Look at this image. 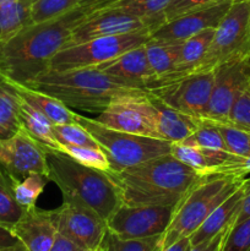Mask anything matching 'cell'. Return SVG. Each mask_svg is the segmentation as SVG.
<instances>
[{"instance_id": "obj_1", "label": "cell", "mask_w": 250, "mask_h": 251, "mask_svg": "<svg viewBox=\"0 0 250 251\" xmlns=\"http://www.w3.org/2000/svg\"><path fill=\"white\" fill-rule=\"evenodd\" d=\"M86 17L87 12L78 5L60 17L27 25L0 47V74L24 85L43 74L64 48L74 27Z\"/></svg>"}, {"instance_id": "obj_2", "label": "cell", "mask_w": 250, "mask_h": 251, "mask_svg": "<svg viewBox=\"0 0 250 251\" xmlns=\"http://www.w3.org/2000/svg\"><path fill=\"white\" fill-rule=\"evenodd\" d=\"M126 205L176 206L186 194L208 176L174 158L171 153L120 172H108Z\"/></svg>"}, {"instance_id": "obj_3", "label": "cell", "mask_w": 250, "mask_h": 251, "mask_svg": "<svg viewBox=\"0 0 250 251\" xmlns=\"http://www.w3.org/2000/svg\"><path fill=\"white\" fill-rule=\"evenodd\" d=\"M44 150L48 180L58 186L63 200L90 208L107 222L123 203L119 190L108 173L82 166L63 152Z\"/></svg>"}, {"instance_id": "obj_4", "label": "cell", "mask_w": 250, "mask_h": 251, "mask_svg": "<svg viewBox=\"0 0 250 251\" xmlns=\"http://www.w3.org/2000/svg\"><path fill=\"white\" fill-rule=\"evenodd\" d=\"M25 85L61 100L70 109L95 114L117 96L139 90L117 82L97 68L47 70Z\"/></svg>"}, {"instance_id": "obj_5", "label": "cell", "mask_w": 250, "mask_h": 251, "mask_svg": "<svg viewBox=\"0 0 250 251\" xmlns=\"http://www.w3.org/2000/svg\"><path fill=\"white\" fill-rule=\"evenodd\" d=\"M244 179L211 176L194 186L174 210L171 225L163 235V248L190 237L211 212L239 188Z\"/></svg>"}, {"instance_id": "obj_6", "label": "cell", "mask_w": 250, "mask_h": 251, "mask_svg": "<svg viewBox=\"0 0 250 251\" xmlns=\"http://www.w3.org/2000/svg\"><path fill=\"white\" fill-rule=\"evenodd\" d=\"M76 123L82 125L105 152L110 163V172H120L129 167L171 153V142L142 135L129 134L110 129L95 118L76 112Z\"/></svg>"}, {"instance_id": "obj_7", "label": "cell", "mask_w": 250, "mask_h": 251, "mask_svg": "<svg viewBox=\"0 0 250 251\" xmlns=\"http://www.w3.org/2000/svg\"><path fill=\"white\" fill-rule=\"evenodd\" d=\"M250 55V0L234 1L217 25L201 63L193 73L213 71L221 64Z\"/></svg>"}, {"instance_id": "obj_8", "label": "cell", "mask_w": 250, "mask_h": 251, "mask_svg": "<svg viewBox=\"0 0 250 251\" xmlns=\"http://www.w3.org/2000/svg\"><path fill=\"white\" fill-rule=\"evenodd\" d=\"M150 31L102 37L59 50L53 56L48 70H73L97 68L130 49L145 46L151 39Z\"/></svg>"}, {"instance_id": "obj_9", "label": "cell", "mask_w": 250, "mask_h": 251, "mask_svg": "<svg viewBox=\"0 0 250 251\" xmlns=\"http://www.w3.org/2000/svg\"><path fill=\"white\" fill-rule=\"evenodd\" d=\"M212 87L213 71H207L158 78L145 91L163 104L200 119L210 102Z\"/></svg>"}, {"instance_id": "obj_10", "label": "cell", "mask_w": 250, "mask_h": 251, "mask_svg": "<svg viewBox=\"0 0 250 251\" xmlns=\"http://www.w3.org/2000/svg\"><path fill=\"white\" fill-rule=\"evenodd\" d=\"M95 119L110 129L159 139L157 109L152 98L144 90L117 96Z\"/></svg>"}, {"instance_id": "obj_11", "label": "cell", "mask_w": 250, "mask_h": 251, "mask_svg": "<svg viewBox=\"0 0 250 251\" xmlns=\"http://www.w3.org/2000/svg\"><path fill=\"white\" fill-rule=\"evenodd\" d=\"M249 87L250 55L221 64L213 70L210 102L200 119L227 123L234 103Z\"/></svg>"}, {"instance_id": "obj_12", "label": "cell", "mask_w": 250, "mask_h": 251, "mask_svg": "<svg viewBox=\"0 0 250 251\" xmlns=\"http://www.w3.org/2000/svg\"><path fill=\"white\" fill-rule=\"evenodd\" d=\"M174 206L122 203L107 220L108 232L122 239H141L166 233L173 218Z\"/></svg>"}, {"instance_id": "obj_13", "label": "cell", "mask_w": 250, "mask_h": 251, "mask_svg": "<svg viewBox=\"0 0 250 251\" xmlns=\"http://www.w3.org/2000/svg\"><path fill=\"white\" fill-rule=\"evenodd\" d=\"M50 212L56 230L66 239L92 251L103 247L108 234L107 223L92 210L63 200V203Z\"/></svg>"}, {"instance_id": "obj_14", "label": "cell", "mask_w": 250, "mask_h": 251, "mask_svg": "<svg viewBox=\"0 0 250 251\" xmlns=\"http://www.w3.org/2000/svg\"><path fill=\"white\" fill-rule=\"evenodd\" d=\"M158 27V24L153 21L123 14L115 10H102L90 14L77 26L74 27L64 48L102 37L120 36L142 31L152 32Z\"/></svg>"}, {"instance_id": "obj_15", "label": "cell", "mask_w": 250, "mask_h": 251, "mask_svg": "<svg viewBox=\"0 0 250 251\" xmlns=\"http://www.w3.org/2000/svg\"><path fill=\"white\" fill-rule=\"evenodd\" d=\"M0 167L9 178L37 173L48 179L46 150L22 127L12 136L0 139Z\"/></svg>"}, {"instance_id": "obj_16", "label": "cell", "mask_w": 250, "mask_h": 251, "mask_svg": "<svg viewBox=\"0 0 250 251\" xmlns=\"http://www.w3.org/2000/svg\"><path fill=\"white\" fill-rule=\"evenodd\" d=\"M232 1L227 0L221 4L188 12L185 15L164 22L162 26L150 33L151 39L161 42L181 43L185 39L200 33L207 28H216L225 12L229 9Z\"/></svg>"}, {"instance_id": "obj_17", "label": "cell", "mask_w": 250, "mask_h": 251, "mask_svg": "<svg viewBox=\"0 0 250 251\" xmlns=\"http://www.w3.org/2000/svg\"><path fill=\"white\" fill-rule=\"evenodd\" d=\"M97 69L126 87L144 91L154 80L147 61L145 46L130 49L122 55L97 66Z\"/></svg>"}, {"instance_id": "obj_18", "label": "cell", "mask_w": 250, "mask_h": 251, "mask_svg": "<svg viewBox=\"0 0 250 251\" xmlns=\"http://www.w3.org/2000/svg\"><path fill=\"white\" fill-rule=\"evenodd\" d=\"M11 232L27 251H50L58 235L50 211L41 210L37 206L25 211Z\"/></svg>"}, {"instance_id": "obj_19", "label": "cell", "mask_w": 250, "mask_h": 251, "mask_svg": "<svg viewBox=\"0 0 250 251\" xmlns=\"http://www.w3.org/2000/svg\"><path fill=\"white\" fill-rule=\"evenodd\" d=\"M243 198H244V186L242 181L239 188L232 195L228 196L221 205H218L203 221L202 225L189 237L191 247L212 239L213 237L234 225L238 213L242 208Z\"/></svg>"}, {"instance_id": "obj_20", "label": "cell", "mask_w": 250, "mask_h": 251, "mask_svg": "<svg viewBox=\"0 0 250 251\" xmlns=\"http://www.w3.org/2000/svg\"><path fill=\"white\" fill-rule=\"evenodd\" d=\"M150 97L152 98L157 109V131L159 139L172 144L186 140L194 134L199 124L198 118L173 109L152 96Z\"/></svg>"}, {"instance_id": "obj_21", "label": "cell", "mask_w": 250, "mask_h": 251, "mask_svg": "<svg viewBox=\"0 0 250 251\" xmlns=\"http://www.w3.org/2000/svg\"><path fill=\"white\" fill-rule=\"evenodd\" d=\"M6 81L14 87V90L16 91V93L22 100L33 105L42 114L46 115L54 125L76 123V112L66 107L61 100H56V98L51 97L47 93L41 92V91L34 90V88L24 85V83L10 80Z\"/></svg>"}, {"instance_id": "obj_22", "label": "cell", "mask_w": 250, "mask_h": 251, "mask_svg": "<svg viewBox=\"0 0 250 251\" xmlns=\"http://www.w3.org/2000/svg\"><path fill=\"white\" fill-rule=\"evenodd\" d=\"M19 117L21 127L42 147L58 151L59 141L54 135V124L38 109L19 96Z\"/></svg>"}, {"instance_id": "obj_23", "label": "cell", "mask_w": 250, "mask_h": 251, "mask_svg": "<svg viewBox=\"0 0 250 251\" xmlns=\"http://www.w3.org/2000/svg\"><path fill=\"white\" fill-rule=\"evenodd\" d=\"M213 33H215V28H207L181 42L180 53H179L175 70L171 75H167L161 78L176 77V76L193 73L198 68L199 64L201 63L203 56H205L206 51H207L208 47L211 44V41L213 38Z\"/></svg>"}, {"instance_id": "obj_24", "label": "cell", "mask_w": 250, "mask_h": 251, "mask_svg": "<svg viewBox=\"0 0 250 251\" xmlns=\"http://www.w3.org/2000/svg\"><path fill=\"white\" fill-rule=\"evenodd\" d=\"M180 44L174 42L154 41V39H150L145 44L147 61L154 76V80L174 73L180 53Z\"/></svg>"}, {"instance_id": "obj_25", "label": "cell", "mask_w": 250, "mask_h": 251, "mask_svg": "<svg viewBox=\"0 0 250 251\" xmlns=\"http://www.w3.org/2000/svg\"><path fill=\"white\" fill-rule=\"evenodd\" d=\"M169 1L171 0H118V1L110 2V4L100 7L97 11L115 10V11L123 12V14L153 21L158 24V26H162L164 24L163 11Z\"/></svg>"}, {"instance_id": "obj_26", "label": "cell", "mask_w": 250, "mask_h": 251, "mask_svg": "<svg viewBox=\"0 0 250 251\" xmlns=\"http://www.w3.org/2000/svg\"><path fill=\"white\" fill-rule=\"evenodd\" d=\"M20 129L19 95L4 78L0 82V139H7Z\"/></svg>"}, {"instance_id": "obj_27", "label": "cell", "mask_w": 250, "mask_h": 251, "mask_svg": "<svg viewBox=\"0 0 250 251\" xmlns=\"http://www.w3.org/2000/svg\"><path fill=\"white\" fill-rule=\"evenodd\" d=\"M31 24L29 6L21 1L0 6V47Z\"/></svg>"}, {"instance_id": "obj_28", "label": "cell", "mask_w": 250, "mask_h": 251, "mask_svg": "<svg viewBox=\"0 0 250 251\" xmlns=\"http://www.w3.org/2000/svg\"><path fill=\"white\" fill-rule=\"evenodd\" d=\"M17 203L25 211L36 207L37 200L43 194L48 179L41 174L32 173L21 179L9 178Z\"/></svg>"}, {"instance_id": "obj_29", "label": "cell", "mask_w": 250, "mask_h": 251, "mask_svg": "<svg viewBox=\"0 0 250 251\" xmlns=\"http://www.w3.org/2000/svg\"><path fill=\"white\" fill-rule=\"evenodd\" d=\"M25 210L15 199L9 176L0 167V226L11 229L19 222Z\"/></svg>"}, {"instance_id": "obj_30", "label": "cell", "mask_w": 250, "mask_h": 251, "mask_svg": "<svg viewBox=\"0 0 250 251\" xmlns=\"http://www.w3.org/2000/svg\"><path fill=\"white\" fill-rule=\"evenodd\" d=\"M59 152H63L66 156L73 158L77 163L88 168L97 169L100 172L112 171L108 157L102 149H95V147L85 146H70V145H61L59 146Z\"/></svg>"}, {"instance_id": "obj_31", "label": "cell", "mask_w": 250, "mask_h": 251, "mask_svg": "<svg viewBox=\"0 0 250 251\" xmlns=\"http://www.w3.org/2000/svg\"><path fill=\"white\" fill-rule=\"evenodd\" d=\"M81 2L82 0H36L29 6L31 24H39L63 16Z\"/></svg>"}, {"instance_id": "obj_32", "label": "cell", "mask_w": 250, "mask_h": 251, "mask_svg": "<svg viewBox=\"0 0 250 251\" xmlns=\"http://www.w3.org/2000/svg\"><path fill=\"white\" fill-rule=\"evenodd\" d=\"M163 235L141 239H122L108 232L102 248L104 251H162Z\"/></svg>"}, {"instance_id": "obj_33", "label": "cell", "mask_w": 250, "mask_h": 251, "mask_svg": "<svg viewBox=\"0 0 250 251\" xmlns=\"http://www.w3.org/2000/svg\"><path fill=\"white\" fill-rule=\"evenodd\" d=\"M54 135L59 144L70 145V146H85L100 149L97 140L78 123L54 125Z\"/></svg>"}, {"instance_id": "obj_34", "label": "cell", "mask_w": 250, "mask_h": 251, "mask_svg": "<svg viewBox=\"0 0 250 251\" xmlns=\"http://www.w3.org/2000/svg\"><path fill=\"white\" fill-rule=\"evenodd\" d=\"M213 123V122H212ZM220 130L228 152L234 156H247L250 152V132L232 123H213Z\"/></svg>"}, {"instance_id": "obj_35", "label": "cell", "mask_w": 250, "mask_h": 251, "mask_svg": "<svg viewBox=\"0 0 250 251\" xmlns=\"http://www.w3.org/2000/svg\"><path fill=\"white\" fill-rule=\"evenodd\" d=\"M186 141L193 142L201 149L228 152L220 130L210 120L199 119L198 127L194 134L186 139Z\"/></svg>"}, {"instance_id": "obj_36", "label": "cell", "mask_w": 250, "mask_h": 251, "mask_svg": "<svg viewBox=\"0 0 250 251\" xmlns=\"http://www.w3.org/2000/svg\"><path fill=\"white\" fill-rule=\"evenodd\" d=\"M220 251H250V217L228 228Z\"/></svg>"}, {"instance_id": "obj_37", "label": "cell", "mask_w": 250, "mask_h": 251, "mask_svg": "<svg viewBox=\"0 0 250 251\" xmlns=\"http://www.w3.org/2000/svg\"><path fill=\"white\" fill-rule=\"evenodd\" d=\"M223 1H227V0H171L163 11L164 22L171 21V20L176 19V17L188 14V12L221 4Z\"/></svg>"}, {"instance_id": "obj_38", "label": "cell", "mask_w": 250, "mask_h": 251, "mask_svg": "<svg viewBox=\"0 0 250 251\" xmlns=\"http://www.w3.org/2000/svg\"><path fill=\"white\" fill-rule=\"evenodd\" d=\"M227 123L250 132V87L234 103Z\"/></svg>"}, {"instance_id": "obj_39", "label": "cell", "mask_w": 250, "mask_h": 251, "mask_svg": "<svg viewBox=\"0 0 250 251\" xmlns=\"http://www.w3.org/2000/svg\"><path fill=\"white\" fill-rule=\"evenodd\" d=\"M250 174V152L247 156H233L221 169L220 176H229L238 179L248 178Z\"/></svg>"}, {"instance_id": "obj_40", "label": "cell", "mask_w": 250, "mask_h": 251, "mask_svg": "<svg viewBox=\"0 0 250 251\" xmlns=\"http://www.w3.org/2000/svg\"><path fill=\"white\" fill-rule=\"evenodd\" d=\"M22 248H25L24 244L11 232V229L0 226V251L22 249Z\"/></svg>"}, {"instance_id": "obj_41", "label": "cell", "mask_w": 250, "mask_h": 251, "mask_svg": "<svg viewBox=\"0 0 250 251\" xmlns=\"http://www.w3.org/2000/svg\"><path fill=\"white\" fill-rule=\"evenodd\" d=\"M227 230H228V228L225 230H223V232H221L220 234L216 235V237H213L212 239L206 240V242L201 243V244L190 247V249H189L188 251H220Z\"/></svg>"}, {"instance_id": "obj_42", "label": "cell", "mask_w": 250, "mask_h": 251, "mask_svg": "<svg viewBox=\"0 0 250 251\" xmlns=\"http://www.w3.org/2000/svg\"><path fill=\"white\" fill-rule=\"evenodd\" d=\"M243 186H244V198H243L242 208L238 213L234 225L250 217V176L243 180Z\"/></svg>"}, {"instance_id": "obj_43", "label": "cell", "mask_w": 250, "mask_h": 251, "mask_svg": "<svg viewBox=\"0 0 250 251\" xmlns=\"http://www.w3.org/2000/svg\"><path fill=\"white\" fill-rule=\"evenodd\" d=\"M50 251H92V250H87L85 249V248L78 247L77 244L73 243L71 240L66 239L65 237H63V235H60L58 233L55 242H54Z\"/></svg>"}, {"instance_id": "obj_44", "label": "cell", "mask_w": 250, "mask_h": 251, "mask_svg": "<svg viewBox=\"0 0 250 251\" xmlns=\"http://www.w3.org/2000/svg\"><path fill=\"white\" fill-rule=\"evenodd\" d=\"M118 1V0H82V2L80 4V6L87 12V16L92 12L97 11L100 7L105 6V5L110 4V2Z\"/></svg>"}, {"instance_id": "obj_45", "label": "cell", "mask_w": 250, "mask_h": 251, "mask_svg": "<svg viewBox=\"0 0 250 251\" xmlns=\"http://www.w3.org/2000/svg\"><path fill=\"white\" fill-rule=\"evenodd\" d=\"M191 244H190V238H181V239L176 240L175 243L171 244L169 247L163 248L162 251H188L190 249Z\"/></svg>"}, {"instance_id": "obj_46", "label": "cell", "mask_w": 250, "mask_h": 251, "mask_svg": "<svg viewBox=\"0 0 250 251\" xmlns=\"http://www.w3.org/2000/svg\"><path fill=\"white\" fill-rule=\"evenodd\" d=\"M16 1H19V0H0V6L12 4V2H16Z\"/></svg>"}, {"instance_id": "obj_47", "label": "cell", "mask_w": 250, "mask_h": 251, "mask_svg": "<svg viewBox=\"0 0 250 251\" xmlns=\"http://www.w3.org/2000/svg\"><path fill=\"white\" fill-rule=\"evenodd\" d=\"M19 1H21L22 4L27 5V6H31V5L33 4V2L36 1V0H19Z\"/></svg>"}, {"instance_id": "obj_48", "label": "cell", "mask_w": 250, "mask_h": 251, "mask_svg": "<svg viewBox=\"0 0 250 251\" xmlns=\"http://www.w3.org/2000/svg\"><path fill=\"white\" fill-rule=\"evenodd\" d=\"M4 251H27L26 248H22V249H15V250H4Z\"/></svg>"}, {"instance_id": "obj_49", "label": "cell", "mask_w": 250, "mask_h": 251, "mask_svg": "<svg viewBox=\"0 0 250 251\" xmlns=\"http://www.w3.org/2000/svg\"><path fill=\"white\" fill-rule=\"evenodd\" d=\"M2 80H4V76H2V75H1V74H0V82H1V81H2Z\"/></svg>"}, {"instance_id": "obj_50", "label": "cell", "mask_w": 250, "mask_h": 251, "mask_svg": "<svg viewBox=\"0 0 250 251\" xmlns=\"http://www.w3.org/2000/svg\"><path fill=\"white\" fill-rule=\"evenodd\" d=\"M234 1H243V0H232V2H234Z\"/></svg>"}, {"instance_id": "obj_51", "label": "cell", "mask_w": 250, "mask_h": 251, "mask_svg": "<svg viewBox=\"0 0 250 251\" xmlns=\"http://www.w3.org/2000/svg\"><path fill=\"white\" fill-rule=\"evenodd\" d=\"M98 251H104V250H103V248H100V250H98Z\"/></svg>"}]
</instances>
